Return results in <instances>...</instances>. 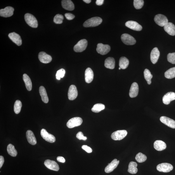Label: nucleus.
<instances>
[{"label":"nucleus","instance_id":"nucleus-1","mask_svg":"<svg viewBox=\"0 0 175 175\" xmlns=\"http://www.w3.org/2000/svg\"><path fill=\"white\" fill-rule=\"evenodd\" d=\"M102 22V19L99 17H94L89 19L84 23L85 27H94L100 25Z\"/></svg>","mask_w":175,"mask_h":175},{"label":"nucleus","instance_id":"nucleus-2","mask_svg":"<svg viewBox=\"0 0 175 175\" xmlns=\"http://www.w3.org/2000/svg\"><path fill=\"white\" fill-rule=\"evenodd\" d=\"M25 19L26 23L30 27L36 28L38 26V23L36 19L31 14L27 13L25 15Z\"/></svg>","mask_w":175,"mask_h":175},{"label":"nucleus","instance_id":"nucleus-3","mask_svg":"<svg viewBox=\"0 0 175 175\" xmlns=\"http://www.w3.org/2000/svg\"><path fill=\"white\" fill-rule=\"evenodd\" d=\"M127 132L126 130H119L114 132L112 134L111 137L115 141H120L123 139L127 135Z\"/></svg>","mask_w":175,"mask_h":175},{"label":"nucleus","instance_id":"nucleus-4","mask_svg":"<svg viewBox=\"0 0 175 175\" xmlns=\"http://www.w3.org/2000/svg\"><path fill=\"white\" fill-rule=\"evenodd\" d=\"M88 45V42L86 39L80 40L74 47V51L76 52H81L86 49Z\"/></svg>","mask_w":175,"mask_h":175},{"label":"nucleus","instance_id":"nucleus-5","mask_svg":"<svg viewBox=\"0 0 175 175\" xmlns=\"http://www.w3.org/2000/svg\"><path fill=\"white\" fill-rule=\"evenodd\" d=\"M82 119L81 118L75 117L68 121L67 126L69 128H73V127L80 126L82 124Z\"/></svg>","mask_w":175,"mask_h":175},{"label":"nucleus","instance_id":"nucleus-6","mask_svg":"<svg viewBox=\"0 0 175 175\" xmlns=\"http://www.w3.org/2000/svg\"><path fill=\"white\" fill-rule=\"evenodd\" d=\"M154 20L157 24L161 27H164L168 23V20L166 17L161 14L156 15Z\"/></svg>","mask_w":175,"mask_h":175},{"label":"nucleus","instance_id":"nucleus-7","mask_svg":"<svg viewBox=\"0 0 175 175\" xmlns=\"http://www.w3.org/2000/svg\"><path fill=\"white\" fill-rule=\"evenodd\" d=\"M121 39L123 42L127 45H133L136 43L135 39L128 34H123L121 35Z\"/></svg>","mask_w":175,"mask_h":175},{"label":"nucleus","instance_id":"nucleus-8","mask_svg":"<svg viewBox=\"0 0 175 175\" xmlns=\"http://www.w3.org/2000/svg\"><path fill=\"white\" fill-rule=\"evenodd\" d=\"M173 167L171 164L167 163H163L158 164L157 166L158 171L164 172H168L172 171Z\"/></svg>","mask_w":175,"mask_h":175},{"label":"nucleus","instance_id":"nucleus-9","mask_svg":"<svg viewBox=\"0 0 175 175\" xmlns=\"http://www.w3.org/2000/svg\"><path fill=\"white\" fill-rule=\"evenodd\" d=\"M110 49V46L108 45L99 43L97 45L96 50L98 53L101 55H105L109 52Z\"/></svg>","mask_w":175,"mask_h":175},{"label":"nucleus","instance_id":"nucleus-10","mask_svg":"<svg viewBox=\"0 0 175 175\" xmlns=\"http://www.w3.org/2000/svg\"><path fill=\"white\" fill-rule=\"evenodd\" d=\"M41 134L42 138L49 143H53L56 141L55 136L49 133L46 129H42L41 131Z\"/></svg>","mask_w":175,"mask_h":175},{"label":"nucleus","instance_id":"nucleus-11","mask_svg":"<svg viewBox=\"0 0 175 175\" xmlns=\"http://www.w3.org/2000/svg\"><path fill=\"white\" fill-rule=\"evenodd\" d=\"M125 25L130 29L136 31H141L143 29L142 27L135 21H127L125 23Z\"/></svg>","mask_w":175,"mask_h":175},{"label":"nucleus","instance_id":"nucleus-12","mask_svg":"<svg viewBox=\"0 0 175 175\" xmlns=\"http://www.w3.org/2000/svg\"><path fill=\"white\" fill-rule=\"evenodd\" d=\"M14 9L12 7L8 6L0 10V16L4 17H10L13 15Z\"/></svg>","mask_w":175,"mask_h":175},{"label":"nucleus","instance_id":"nucleus-13","mask_svg":"<svg viewBox=\"0 0 175 175\" xmlns=\"http://www.w3.org/2000/svg\"><path fill=\"white\" fill-rule=\"evenodd\" d=\"M78 93L77 88L74 85L71 86L68 89V98L70 100H73L77 98Z\"/></svg>","mask_w":175,"mask_h":175},{"label":"nucleus","instance_id":"nucleus-14","mask_svg":"<svg viewBox=\"0 0 175 175\" xmlns=\"http://www.w3.org/2000/svg\"><path fill=\"white\" fill-rule=\"evenodd\" d=\"M44 164L48 169L53 171H58L60 169L57 163L53 160H47L45 161Z\"/></svg>","mask_w":175,"mask_h":175},{"label":"nucleus","instance_id":"nucleus-15","mask_svg":"<svg viewBox=\"0 0 175 175\" xmlns=\"http://www.w3.org/2000/svg\"><path fill=\"white\" fill-rule=\"evenodd\" d=\"M8 36L12 41L18 46H20L22 44V40L20 35L15 32L9 34Z\"/></svg>","mask_w":175,"mask_h":175},{"label":"nucleus","instance_id":"nucleus-16","mask_svg":"<svg viewBox=\"0 0 175 175\" xmlns=\"http://www.w3.org/2000/svg\"><path fill=\"white\" fill-rule=\"evenodd\" d=\"M38 58L40 62L45 64L50 62L52 60L51 56L44 52H41L39 53Z\"/></svg>","mask_w":175,"mask_h":175},{"label":"nucleus","instance_id":"nucleus-17","mask_svg":"<svg viewBox=\"0 0 175 175\" xmlns=\"http://www.w3.org/2000/svg\"><path fill=\"white\" fill-rule=\"evenodd\" d=\"M175 100V93L170 92L165 94L163 97V102L165 105H168L172 101Z\"/></svg>","mask_w":175,"mask_h":175},{"label":"nucleus","instance_id":"nucleus-18","mask_svg":"<svg viewBox=\"0 0 175 175\" xmlns=\"http://www.w3.org/2000/svg\"><path fill=\"white\" fill-rule=\"evenodd\" d=\"M160 121L163 124L172 129H175V121L173 119L165 116L161 117Z\"/></svg>","mask_w":175,"mask_h":175},{"label":"nucleus","instance_id":"nucleus-19","mask_svg":"<svg viewBox=\"0 0 175 175\" xmlns=\"http://www.w3.org/2000/svg\"><path fill=\"white\" fill-rule=\"evenodd\" d=\"M139 91V88L138 84L134 82L131 85L130 89L129 95L131 98H134L138 95Z\"/></svg>","mask_w":175,"mask_h":175},{"label":"nucleus","instance_id":"nucleus-20","mask_svg":"<svg viewBox=\"0 0 175 175\" xmlns=\"http://www.w3.org/2000/svg\"><path fill=\"white\" fill-rule=\"evenodd\" d=\"M119 162V161L115 159L109 164L105 169V172L107 173H109L113 171L116 168Z\"/></svg>","mask_w":175,"mask_h":175},{"label":"nucleus","instance_id":"nucleus-21","mask_svg":"<svg viewBox=\"0 0 175 175\" xmlns=\"http://www.w3.org/2000/svg\"><path fill=\"white\" fill-rule=\"evenodd\" d=\"M160 56V51L157 48H154L150 54V60L153 64L156 63Z\"/></svg>","mask_w":175,"mask_h":175},{"label":"nucleus","instance_id":"nucleus-22","mask_svg":"<svg viewBox=\"0 0 175 175\" xmlns=\"http://www.w3.org/2000/svg\"><path fill=\"white\" fill-rule=\"evenodd\" d=\"M85 80L87 83H90L93 79L94 74L93 71L90 68H87L85 72Z\"/></svg>","mask_w":175,"mask_h":175},{"label":"nucleus","instance_id":"nucleus-23","mask_svg":"<svg viewBox=\"0 0 175 175\" xmlns=\"http://www.w3.org/2000/svg\"><path fill=\"white\" fill-rule=\"evenodd\" d=\"M165 31L172 36L175 35V26L171 23H168L164 27Z\"/></svg>","mask_w":175,"mask_h":175},{"label":"nucleus","instance_id":"nucleus-24","mask_svg":"<svg viewBox=\"0 0 175 175\" xmlns=\"http://www.w3.org/2000/svg\"><path fill=\"white\" fill-rule=\"evenodd\" d=\"M27 141L30 144L33 145H35L37 143L36 138L33 132L30 130H28L26 133Z\"/></svg>","mask_w":175,"mask_h":175},{"label":"nucleus","instance_id":"nucleus-25","mask_svg":"<svg viewBox=\"0 0 175 175\" xmlns=\"http://www.w3.org/2000/svg\"><path fill=\"white\" fill-rule=\"evenodd\" d=\"M61 3L63 8L66 10L72 11L74 9V4L70 0H63L61 1Z\"/></svg>","mask_w":175,"mask_h":175},{"label":"nucleus","instance_id":"nucleus-26","mask_svg":"<svg viewBox=\"0 0 175 175\" xmlns=\"http://www.w3.org/2000/svg\"><path fill=\"white\" fill-rule=\"evenodd\" d=\"M154 147L155 150L158 151H162L166 148V145L164 141L157 140L154 143Z\"/></svg>","mask_w":175,"mask_h":175},{"label":"nucleus","instance_id":"nucleus-27","mask_svg":"<svg viewBox=\"0 0 175 175\" xmlns=\"http://www.w3.org/2000/svg\"><path fill=\"white\" fill-rule=\"evenodd\" d=\"M39 93L41 97L42 100L44 103H48L49 101V99L48 95L44 87L40 86L39 89Z\"/></svg>","mask_w":175,"mask_h":175},{"label":"nucleus","instance_id":"nucleus-28","mask_svg":"<svg viewBox=\"0 0 175 175\" xmlns=\"http://www.w3.org/2000/svg\"><path fill=\"white\" fill-rule=\"evenodd\" d=\"M105 67L110 69H113L115 68V61L114 58L109 57L106 58L105 61Z\"/></svg>","mask_w":175,"mask_h":175},{"label":"nucleus","instance_id":"nucleus-29","mask_svg":"<svg viewBox=\"0 0 175 175\" xmlns=\"http://www.w3.org/2000/svg\"><path fill=\"white\" fill-rule=\"evenodd\" d=\"M23 79L25 83L26 88L28 91H31L32 84L30 77L27 74H24L23 76Z\"/></svg>","mask_w":175,"mask_h":175},{"label":"nucleus","instance_id":"nucleus-30","mask_svg":"<svg viewBox=\"0 0 175 175\" xmlns=\"http://www.w3.org/2000/svg\"><path fill=\"white\" fill-rule=\"evenodd\" d=\"M129 61L128 59L125 57H122L120 59L119 66L122 69H125L128 67Z\"/></svg>","mask_w":175,"mask_h":175},{"label":"nucleus","instance_id":"nucleus-31","mask_svg":"<svg viewBox=\"0 0 175 175\" xmlns=\"http://www.w3.org/2000/svg\"><path fill=\"white\" fill-rule=\"evenodd\" d=\"M138 165L135 162H131L129 163L128 172L129 173L132 174H136L138 172V170L137 168Z\"/></svg>","mask_w":175,"mask_h":175},{"label":"nucleus","instance_id":"nucleus-32","mask_svg":"<svg viewBox=\"0 0 175 175\" xmlns=\"http://www.w3.org/2000/svg\"><path fill=\"white\" fill-rule=\"evenodd\" d=\"M7 150L9 154L11 156L16 157L17 155V151L12 144H9L7 148Z\"/></svg>","mask_w":175,"mask_h":175},{"label":"nucleus","instance_id":"nucleus-33","mask_svg":"<svg viewBox=\"0 0 175 175\" xmlns=\"http://www.w3.org/2000/svg\"><path fill=\"white\" fill-rule=\"evenodd\" d=\"M165 78L172 79L175 77V67L171 68L167 70L164 73Z\"/></svg>","mask_w":175,"mask_h":175},{"label":"nucleus","instance_id":"nucleus-34","mask_svg":"<svg viewBox=\"0 0 175 175\" xmlns=\"http://www.w3.org/2000/svg\"><path fill=\"white\" fill-rule=\"evenodd\" d=\"M105 108V105L101 103H97L94 105L91 109L92 111L98 113L103 110Z\"/></svg>","mask_w":175,"mask_h":175},{"label":"nucleus","instance_id":"nucleus-35","mask_svg":"<svg viewBox=\"0 0 175 175\" xmlns=\"http://www.w3.org/2000/svg\"><path fill=\"white\" fill-rule=\"evenodd\" d=\"M144 78L149 85L151 84V79L153 77V75L151 74L150 71L147 69H145L144 72Z\"/></svg>","mask_w":175,"mask_h":175},{"label":"nucleus","instance_id":"nucleus-36","mask_svg":"<svg viewBox=\"0 0 175 175\" xmlns=\"http://www.w3.org/2000/svg\"><path fill=\"white\" fill-rule=\"evenodd\" d=\"M22 106V103L20 101L17 100L15 101L14 105V110L16 114H18L20 112Z\"/></svg>","mask_w":175,"mask_h":175},{"label":"nucleus","instance_id":"nucleus-37","mask_svg":"<svg viewBox=\"0 0 175 175\" xmlns=\"http://www.w3.org/2000/svg\"><path fill=\"white\" fill-rule=\"evenodd\" d=\"M136 160L139 162L142 163L145 162L147 159L146 156L141 152H139L136 155Z\"/></svg>","mask_w":175,"mask_h":175},{"label":"nucleus","instance_id":"nucleus-38","mask_svg":"<svg viewBox=\"0 0 175 175\" xmlns=\"http://www.w3.org/2000/svg\"><path fill=\"white\" fill-rule=\"evenodd\" d=\"M134 6L136 9H140L143 8L144 5V1L143 0H134Z\"/></svg>","mask_w":175,"mask_h":175},{"label":"nucleus","instance_id":"nucleus-39","mask_svg":"<svg viewBox=\"0 0 175 175\" xmlns=\"http://www.w3.org/2000/svg\"><path fill=\"white\" fill-rule=\"evenodd\" d=\"M63 19L64 17L62 15L58 14L54 17V22L56 24H60L62 23Z\"/></svg>","mask_w":175,"mask_h":175},{"label":"nucleus","instance_id":"nucleus-40","mask_svg":"<svg viewBox=\"0 0 175 175\" xmlns=\"http://www.w3.org/2000/svg\"><path fill=\"white\" fill-rule=\"evenodd\" d=\"M65 71L64 69H61L58 71L56 74V78L58 80H60L61 78H63L64 76Z\"/></svg>","mask_w":175,"mask_h":175},{"label":"nucleus","instance_id":"nucleus-41","mask_svg":"<svg viewBox=\"0 0 175 175\" xmlns=\"http://www.w3.org/2000/svg\"><path fill=\"white\" fill-rule=\"evenodd\" d=\"M167 60L169 62L175 64V53H170L168 54Z\"/></svg>","mask_w":175,"mask_h":175},{"label":"nucleus","instance_id":"nucleus-42","mask_svg":"<svg viewBox=\"0 0 175 175\" xmlns=\"http://www.w3.org/2000/svg\"><path fill=\"white\" fill-rule=\"evenodd\" d=\"M77 138L79 140L86 141L87 139V137L84 136V134L82 132H79L76 135Z\"/></svg>","mask_w":175,"mask_h":175},{"label":"nucleus","instance_id":"nucleus-43","mask_svg":"<svg viewBox=\"0 0 175 175\" xmlns=\"http://www.w3.org/2000/svg\"><path fill=\"white\" fill-rule=\"evenodd\" d=\"M82 148L87 153H90L93 151L92 149L90 147L87 145H83L82 146Z\"/></svg>","mask_w":175,"mask_h":175},{"label":"nucleus","instance_id":"nucleus-44","mask_svg":"<svg viewBox=\"0 0 175 175\" xmlns=\"http://www.w3.org/2000/svg\"><path fill=\"white\" fill-rule=\"evenodd\" d=\"M65 16L67 19L69 20H72L75 18V16L71 13H66L65 14Z\"/></svg>","mask_w":175,"mask_h":175},{"label":"nucleus","instance_id":"nucleus-45","mask_svg":"<svg viewBox=\"0 0 175 175\" xmlns=\"http://www.w3.org/2000/svg\"><path fill=\"white\" fill-rule=\"evenodd\" d=\"M56 159L58 162L62 163H64L65 162V158L62 157L58 156L57 158Z\"/></svg>","mask_w":175,"mask_h":175},{"label":"nucleus","instance_id":"nucleus-46","mask_svg":"<svg viewBox=\"0 0 175 175\" xmlns=\"http://www.w3.org/2000/svg\"><path fill=\"white\" fill-rule=\"evenodd\" d=\"M4 162V158L3 156H0V168L3 166Z\"/></svg>","mask_w":175,"mask_h":175},{"label":"nucleus","instance_id":"nucleus-47","mask_svg":"<svg viewBox=\"0 0 175 175\" xmlns=\"http://www.w3.org/2000/svg\"><path fill=\"white\" fill-rule=\"evenodd\" d=\"M104 2L103 0H97L96 3L97 5L100 6L102 5Z\"/></svg>","mask_w":175,"mask_h":175},{"label":"nucleus","instance_id":"nucleus-48","mask_svg":"<svg viewBox=\"0 0 175 175\" xmlns=\"http://www.w3.org/2000/svg\"><path fill=\"white\" fill-rule=\"evenodd\" d=\"M83 1L87 4L91 2V0H84Z\"/></svg>","mask_w":175,"mask_h":175},{"label":"nucleus","instance_id":"nucleus-49","mask_svg":"<svg viewBox=\"0 0 175 175\" xmlns=\"http://www.w3.org/2000/svg\"><path fill=\"white\" fill-rule=\"evenodd\" d=\"M121 69V68L120 67H119V70H120Z\"/></svg>","mask_w":175,"mask_h":175}]
</instances>
